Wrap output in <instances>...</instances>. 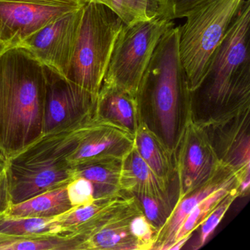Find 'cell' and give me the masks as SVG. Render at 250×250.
<instances>
[{
  "mask_svg": "<svg viewBox=\"0 0 250 250\" xmlns=\"http://www.w3.org/2000/svg\"><path fill=\"white\" fill-rule=\"evenodd\" d=\"M245 0H206L178 26V49L190 91L203 80L213 52L228 33Z\"/></svg>",
  "mask_w": 250,
  "mask_h": 250,
  "instance_id": "5b68a950",
  "label": "cell"
},
{
  "mask_svg": "<svg viewBox=\"0 0 250 250\" xmlns=\"http://www.w3.org/2000/svg\"><path fill=\"white\" fill-rule=\"evenodd\" d=\"M141 211L135 196L125 194L68 235L77 238L78 250H143L133 231L134 219Z\"/></svg>",
  "mask_w": 250,
  "mask_h": 250,
  "instance_id": "ba28073f",
  "label": "cell"
},
{
  "mask_svg": "<svg viewBox=\"0 0 250 250\" xmlns=\"http://www.w3.org/2000/svg\"><path fill=\"white\" fill-rule=\"evenodd\" d=\"M55 218L17 217L2 215L0 216V235L21 238L59 235L60 229Z\"/></svg>",
  "mask_w": 250,
  "mask_h": 250,
  "instance_id": "44dd1931",
  "label": "cell"
},
{
  "mask_svg": "<svg viewBox=\"0 0 250 250\" xmlns=\"http://www.w3.org/2000/svg\"><path fill=\"white\" fill-rule=\"evenodd\" d=\"M78 243L69 235L5 237L0 235V250H77Z\"/></svg>",
  "mask_w": 250,
  "mask_h": 250,
  "instance_id": "7402d4cb",
  "label": "cell"
},
{
  "mask_svg": "<svg viewBox=\"0 0 250 250\" xmlns=\"http://www.w3.org/2000/svg\"><path fill=\"white\" fill-rule=\"evenodd\" d=\"M234 186L240 187L238 177L233 171L222 165L208 181L182 198L176 200L166 222L157 231L153 250H170L183 222L192 209L218 190Z\"/></svg>",
  "mask_w": 250,
  "mask_h": 250,
  "instance_id": "9a60e30c",
  "label": "cell"
},
{
  "mask_svg": "<svg viewBox=\"0 0 250 250\" xmlns=\"http://www.w3.org/2000/svg\"><path fill=\"white\" fill-rule=\"evenodd\" d=\"M206 127L222 165L235 172L240 181V197L250 188V109L226 121Z\"/></svg>",
  "mask_w": 250,
  "mask_h": 250,
  "instance_id": "7c38bea8",
  "label": "cell"
},
{
  "mask_svg": "<svg viewBox=\"0 0 250 250\" xmlns=\"http://www.w3.org/2000/svg\"><path fill=\"white\" fill-rule=\"evenodd\" d=\"M84 122L43 134L7 161L5 172L12 205L68 185L73 178L69 157L75 150L79 131Z\"/></svg>",
  "mask_w": 250,
  "mask_h": 250,
  "instance_id": "277c9868",
  "label": "cell"
},
{
  "mask_svg": "<svg viewBox=\"0 0 250 250\" xmlns=\"http://www.w3.org/2000/svg\"><path fill=\"white\" fill-rule=\"evenodd\" d=\"M73 208L65 186L12 205L5 215L17 217L55 218Z\"/></svg>",
  "mask_w": 250,
  "mask_h": 250,
  "instance_id": "ffe728a7",
  "label": "cell"
},
{
  "mask_svg": "<svg viewBox=\"0 0 250 250\" xmlns=\"http://www.w3.org/2000/svg\"><path fill=\"white\" fill-rule=\"evenodd\" d=\"M102 4L113 11L124 24L152 18L156 15L154 0H84Z\"/></svg>",
  "mask_w": 250,
  "mask_h": 250,
  "instance_id": "603a6c76",
  "label": "cell"
},
{
  "mask_svg": "<svg viewBox=\"0 0 250 250\" xmlns=\"http://www.w3.org/2000/svg\"><path fill=\"white\" fill-rule=\"evenodd\" d=\"M176 200L208 181L222 166L206 127L191 118L189 112L173 150Z\"/></svg>",
  "mask_w": 250,
  "mask_h": 250,
  "instance_id": "9c48e42d",
  "label": "cell"
},
{
  "mask_svg": "<svg viewBox=\"0 0 250 250\" xmlns=\"http://www.w3.org/2000/svg\"><path fill=\"white\" fill-rule=\"evenodd\" d=\"M66 188L68 198L74 207L90 204L96 200L93 184L85 178H72Z\"/></svg>",
  "mask_w": 250,
  "mask_h": 250,
  "instance_id": "f1b7e54d",
  "label": "cell"
},
{
  "mask_svg": "<svg viewBox=\"0 0 250 250\" xmlns=\"http://www.w3.org/2000/svg\"><path fill=\"white\" fill-rule=\"evenodd\" d=\"M43 134L76 126L96 113L98 95L45 67Z\"/></svg>",
  "mask_w": 250,
  "mask_h": 250,
  "instance_id": "8fae6325",
  "label": "cell"
},
{
  "mask_svg": "<svg viewBox=\"0 0 250 250\" xmlns=\"http://www.w3.org/2000/svg\"><path fill=\"white\" fill-rule=\"evenodd\" d=\"M96 200L90 204L76 206L66 213L55 218L60 229L59 235H68L79 227L88 222L95 215L109 206L115 199Z\"/></svg>",
  "mask_w": 250,
  "mask_h": 250,
  "instance_id": "d4e9b609",
  "label": "cell"
},
{
  "mask_svg": "<svg viewBox=\"0 0 250 250\" xmlns=\"http://www.w3.org/2000/svg\"><path fill=\"white\" fill-rule=\"evenodd\" d=\"M250 30L247 0L213 52L200 84L190 92V115L203 126L250 109Z\"/></svg>",
  "mask_w": 250,
  "mask_h": 250,
  "instance_id": "6da1fadb",
  "label": "cell"
},
{
  "mask_svg": "<svg viewBox=\"0 0 250 250\" xmlns=\"http://www.w3.org/2000/svg\"><path fill=\"white\" fill-rule=\"evenodd\" d=\"M7 161L0 155V174L3 172L6 169Z\"/></svg>",
  "mask_w": 250,
  "mask_h": 250,
  "instance_id": "4dcf8cb0",
  "label": "cell"
},
{
  "mask_svg": "<svg viewBox=\"0 0 250 250\" xmlns=\"http://www.w3.org/2000/svg\"><path fill=\"white\" fill-rule=\"evenodd\" d=\"M83 8L52 21L27 38L18 46L28 51L43 66L66 77L74 53Z\"/></svg>",
  "mask_w": 250,
  "mask_h": 250,
  "instance_id": "4fadbf2b",
  "label": "cell"
},
{
  "mask_svg": "<svg viewBox=\"0 0 250 250\" xmlns=\"http://www.w3.org/2000/svg\"><path fill=\"white\" fill-rule=\"evenodd\" d=\"M235 189H239L240 191L239 186L221 188L206 197L203 201L200 202L197 206L192 209L191 213L183 222L182 225L177 234L175 242L185 238H191L193 232L203 223V221L211 213L212 210L216 207L219 202L225 196L228 195L229 193Z\"/></svg>",
  "mask_w": 250,
  "mask_h": 250,
  "instance_id": "cb8c5ba5",
  "label": "cell"
},
{
  "mask_svg": "<svg viewBox=\"0 0 250 250\" xmlns=\"http://www.w3.org/2000/svg\"><path fill=\"white\" fill-rule=\"evenodd\" d=\"M134 146V134L95 113L80 127L77 147L69 162L74 167L99 161L124 160Z\"/></svg>",
  "mask_w": 250,
  "mask_h": 250,
  "instance_id": "5bb4252c",
  "label": "cell"
},
{
  "mask_svg": "<svg viewBox=\"0 0 250 250\" xmlns=\"http://www.w3.org/2000/svg\"><path fill=\"white\" fill-rule=\"evenodd\" d=\"M134 146L142 159L159 176L170 184L175 181L173 153L145 121L134 134Z\"/></svg>",
  "mask_w": 250,
  "mask_h": 250,
  "instance_id": "d6986e66",
  "label": "cell"
},
{
  "mask_svg": "<svg viewBox=\"0 0 250 250\" xmlns=\"http://www.w3.org/2000/svg\"><path fill=\"white\" fill-rule=\"evenodd\" d=\"M5 49H6V48H5V46H4L3 43H2V42L0 41V55L3 52V51L5 50Z\"/></svg>",
  "mask_w": 250,
  "mask_h": 250,
  "instance_id": "1f68e13d",
  "label": "cell"
},
{
  "mask_svg": "<svg viewBox=\"0 0 250 250\" xmlns=\"http://www.w3.org/2000/svg\"><path fill=\"white\" fill-rule=\"evenodd\" d=\"M121 184L123 191L126 194H143L175 203L170 195L172 184L159 176L147 165L135 146L124 159Z\"/></svg>",
  "mask_w": 250,
  "mask_h": 250,
  "instance_id": "e0dca14e",
  "label": "cell"
},
{
  "mask_svg": "<svg viewBox=\"0 0 250 250\" xmlns=\"http://www.w3.org/2000/svg\"><path fill=\"white\" fill-rule=\"evenodd\" d=\"M134 196L138 200L143 213L149 222L159 230L170 214L175 203L169 200H161L143 194Z\"/></svg>",
  "mask_w": 250,
  "mask_h": 250,
  "instance_id": "4316f807",
  "label": "cell"
},
{
  "mask_svg": "<svg viewBox=\"0 0 250 250\" xmlns=\"http://www.w3.org/2000/svg\"><path fill=\"white\" fill-rule=\"evenodd\" d=\"M96 115L134 135L144 121L141 105L135 96L105 84H102L98 94Z\"/></svg>",
  "mask_w": 250,
  "mask_h": 250,
  "instance_id": "2e32d148",
  "label": "cell"
},
{
  "mask_svg": "<svg viewBox=\"0 0 250 250\" xmlns=\"http://www.w3.org/2000/svg\"><path fill=\"white\" fill-rule=\"evenodd\" d=\"M124 161H99L74 167L73 178L82 177L90 181L96 200L122 197L126 194L123 191L121 184Z\"/></svg>",
  "mask_w": 250,
  "mask_h": 250,
  "instance_id": "ac0fdd59",
  "label": "cell"
},
{
  "mask_svg": "<svg viewBox=\"0 0 250 250\" xmlns=\"http://www.w3.org/2000/svg\"><path fill=\"white\" fill-rule=\"evenodd\" d=\"M44 66L21 46L0 55V155L8 161L43 134Z\"/></svg>",
  "mask_w": 250,
  "mask_h": 250,
  "instance_id": "7a4b0ae2",
  "label": "cell"
},
{
  "mask_svg": "<svg viewBox=\"0 0 250 250\" xmlns=\"http://www.w3.org/2000/svg\"><path fill=\"white\" fill-rule=\"evenodd\" d=\"M124 23L109 8L87 2L65 78L94 94L103 84L115 42Z\"/></svg>",
  "mask_w": 250,
  "mask_h": 250,
  "instance_id": "8992f818",
  "label": "cell"
},
{
  "mask_svg": "<svg viewBox=\"0 0 250 250\" xmlns=\"http://www.w3.org/2000/svg\"><path fill=\"white\" fill-rule=\"evenodd\" d=\"M190 89L178 49V27L159 40L137 91L143 118L173 153L189 112Z\"/></svg>",
  "mask_w": 250,
  "mask_h": 250,
  "instance_id": "3957f363",
  "label": "cell"
},
{
  "mask_svg": "<svg viewBox=\"0 0 250 250\" xmlns=\"http://www.w3.org/2000/svg\"><path fill=\"white\" fill-rule=\"evenodd\" d=\"M174 25L172 20L157 16L124 24L115 42L103 84L137 97L140 82L159 40Z\"/></svg>",
  "mask_w": 250,
  "mask_h": 250,
  "instance_id": "52a82bcc",
  "label": "cell"
},
{
  "mask_svg": "<svg viewBox=\"0 0 250 250\" xmlns=\"http://www.w3.org/2000/svg\"><path fill=\"white\" fill-rule=\"evenodd\" d=\"M84 0H0V41L18 46L62 16L83 8Z\"/></svg>",
  "mask_w": 250,
  "mask_h": 250,
  "instance_id": "30bf717a",
  "label": "cell"
},
{
  "mask_svg": "<svg viewBox=\"0 0 250 250\" xmlns=\"http://www.w3.org/2000/svg\"><path fill=\"white\" fill-rule=\"evenodd\" d=\"M206 0H154L157 17L173 20L187 17L193 9Z\"/></svg>",
  "mask_w": 250,
  "mask_h": 250,
  "instance_id": "83f0119b",
  "label": "cell"
},
{
  "mask_svg": "<svg viewBox=\"0 0 250 250\" xmlns=\"http://www.w3.org/2000/svg\"><path fill=\"white\" fill-rule=\"evenodd\" d=\"M12 206L5 170L0 174V216L5 215Z\"/></svg>",
  "mask_w": 250,
  "mask_h": 250,
  "instance_id": "f546056e",
  "label": "cell"
},
{
  "mask_svg": "<svg viewBox=\"0 0 250 250\" xmlns=\"http://www.w3.org/2000/svg\"><path fill=\"white\" fill-rule=\"evenodd\" d=\"M238 197H240L239 189H235L219 202V204L197 228V229H199L198 235L191 244V250H200L207 243L231 205Z\"/></svg>",
  "mask_w": 250,
  "mask_h": 250,
  "instance_id": "484cf974",
  "label": "cell"
}]
</instances>
